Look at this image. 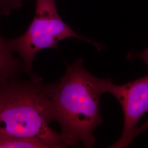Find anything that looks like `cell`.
<instances>
[{
	"label": "cell",
	"mask_w": 148,
	"mask_h": 148,
	"mask_svg": "<svg viewBox=\"0 0 148 148\" xmlns=\"http://www.w3.org/2000/svg\"><path fill=\"white\" fill-rule=\"evenodd\" d=\"M46 148L38 141L19 138L0 133V148Z\"/></svg>",
	"instance_id": "obj_6"
},
{
	"label": "cell",
	"mask_w": 148,
	"mask_h": 148,
	"mask_svg": "<svg viewBox=\"0 0 148 148\" xmlns=\"http://www.w3.org/2000/svg\"><path fill=\"white\" fill-rule=\"evenodd\" d=\"M134 56L136 58L142 59L148 67V48L140 53H136Z\"/></svg>",
	"instance_id": "obj_8"
},
{
	"label": "cell",
	"mask_w": 148,
	"mask_h": 148,
	"mask_svg": "<svg viewBox=\"0 0 148 148\" xmlns=\"http://www.w3.org/2000/svg\"><path fill=\"white\" fill-rule=\"evenodd\" d=\"M109 81L90 73L85 69L83 60L79 59L69 65L63 76L53 84V121L58 123L66 147L81 143L86 148L94 147V131L103 122L100 99L107 92Z\"/></svg>",
	"instance_id": "obj_1"
},
{
	"label": "cell",
	"mask_w": 148,
	"mask_h": 148,
	"mask_svg": "<svg viewBox=\"0 0 148 148\" xmlns=\"http://www.w3.org/2000/svg\"><path fill=\"white\" fill-rule=\"evenodd\" d=\"M107 93L119 101L124 115L121 136L109 148H127L137 136L148 130V74L124 85H114L110 79Z\"/></svg>",
	"instance_id": "obj_4"
},
{
	"label": "cell",
	"mask_w": 148,
	"mask_h": 148,
	"mask_svg": "<svg viewBox=\"0 0 148 148\" xmlns=\"http://www.w3.org/2000/svg\"><path fill=\"white\" fill-rule=\"evenodd\" d=\"M24 0H0L1 13L8 16L13 10L21 8Z\"/></svg>",
	"instance_id": "obj_7"
},
{
	"label": "cell",
	"mask_w": 148,
	"mask_h": 148,
	"mask_svg": "<svg viewBox=\"0 0 148 148\" xmlns=\"http://www.w3.org/2000/svg\"><path fill=\"white\" fill-rule=\"evenodd\" d=\"M74 37L94 45L100 52L103 46L81 35L66 24L57 11L56 0H36L34 18L27 31L19 37L6 40L13 52L18 53L23 60L25 72H32L34 57L47 48L58 49V43Z\"/></svg>",
	"instance_id": "obj_3"
},
{
	"label": "cell",
	"mask_w": 148,
	"mask_h": 148,
	"mask_svg": "<svg viewBox=\"0 0 148 148\" xmlns=\"http://www.w3.org/2000/svg\"><path fill=\"white\" fill-rule=\"evenodd\" d=\"M2 15L0 8V16ZM6 40L0 35V79L15 77L24 65L13 55Z\"/></svg>",
	"instance_id": "obj_5"
},
{
	"label": "cell",
	"mask_w": 148,
	"mask_h": 148,
	"mask_svg": "<svg viewBox=\"0 0 148 148\" xmlns=\"http://www.w3.org/2000/svg\"><path fill=\"white\" fill-rule=\"evenodd\" d=\"M16 77L0 79V133L38 141L46 148H67L53 121V84H46L33 75L27 79Z\"/></svg>",
	"instance_id": "obj_2"
}]
</instances>
